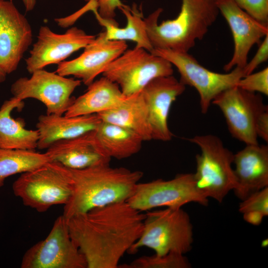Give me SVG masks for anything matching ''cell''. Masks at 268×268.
<instances>
[{
    "mask_svg": "<svg viewBox=\"0 0 268 268\" xmlns=\"http://www.w3.org/2000/svg\"><path fill=\"white\" fill-rule=\"evenodd\" d=\"M145 213L121 201L67 219L70 237L87 268H118L142 233Z\"/></svg>",
    "mask_w": 268,
    "mask_h": 268,
    "instance_id": "cell-1",
    "label": "cell"
},
{
    "mask_svg": "<svg viewBox=\"0 0 268 268\" xmlns=\"http://www.w3.org/2000/svg\"><path fill=\"white\" fill-rule=\"evenodd\" d=\"M67 169L72 193L64 207L63 215L66 219L95 208L127 201L143 175L140 171L113 168L109 164Z\"/></svg>",
    "mask_w": 268,
    "mask_h": 268,
    "instance_id": "cell-2",
    "label": "cell"
},
{
    "mask_svg": "<svg viewBox=\"0 0 268 268\" xmlns=\"http://www.w3.org/2000/svg\"><path fill=\"white\" fill-rule=\"evenodd\" d=\"M163 9L144 17L149 41L154 48L188 52L202 39L219 12L216 0H182L180 11L173 19L158 24Z\"/></svg>",
    "mask_w": 268,
    "mask_h": 268,
    "instance_id": "cell-3",
    "label": "cell"
},
{
    "mask_svg": "<svg viewBox=\"0 0 268 268\" xmlns=\"http://www.w3.org/2000/svg\"><path fill=\"white\" fill-rule=\"evenodd\" d=\"M193 242V225L188 214L182 207H167L147 211L141 236L128 252L134 254L140 248L147 247L158 256L169 253L184 255L191 251Z\"/></svg>",
    "mask_w": 268,
    "mask_h": 268,
    "instance_id": "cell-4",
    "label": "cell"
},
{
    "mask_svg": "<svg viewBox=\"0 0 268 268\" xmlns=\"http://www.w3.org/2000/svg\"><path fill=\"white\" fill-rule=\"evenodd\" d=\"M188 140L201 149V153L196 156L194 176L197 188L208 199L221 203L236 186L232 167L234 154L213 134L195 135Z\"/></svg>",
    "mask_w": 268,
    "mask_h": 268,
    "instance_id": "cell-5",
    "label": "cell"
},
{
    "mask_svg": "<svg viewBox=\"0 0 268 268\" xmlns=\"http://www.w3.org/2000/svg\"><path fill=\"white\" fill-rule=\"evenodd\" d=\"M12 188L24 205L39 212H45L53 205H65L72 193L67 168L52 161L22 173Z\"/></svg>",
    "mask_w": 268,
    "mask_h": 268,
    "instance_id": "cell-6",
    "label": "cell"
},
{
    "mask_svg": "<svg viewBox=\"0 0 268 268\" xmlns=\"http://www.w3.org/2000/svg\"><path fill=\"white\" fill-rule=\"evenodd\" d=\"M151 53L168 61L179 71L180 81L185 86L189 85L197 90L203 114L207 112L217 95L236 86L238 81L245 75L243 68L238 67L226 73L212 71L200 64L188 52L154 48Z\"/></svg>",
    "mask_w": 268,
    "mask_h": 268,
    "instance_id": "cell-7",
    "label": "cell"
},
{
    "mask_svg": "<svg viewBox=\"0 0 268 268\" xmlns=\"http://www.w3.org/2000/svg\"><path fill=\"white\" fill-rule=\"evenodd\" d=\"M172 65L164 58L141 48L126 50L105 68L103 76L116 83L123 94L141 91L152 79L172 75Z\"/></svg>",
    "mask_w": 268,
    "mask_h": 268,
    "instance_id": "cell-8",
    "label": "cell"
},
{
    "mask_svg": "<svg viewBox=\"0 0 268 268\" xmlns=\"http://www.w3.org/2000/svg\"><path fill=\"white\" fill-rule=\"evenodd\" d=\"M127 201L139 211H147L160 206L180 208L192 202L207 206L208 200L197 188L194 174L185 173L169 180L139 182Z\"/></svg>",
    "mask_w": 268,
    "mask_h": 268,
    "instance_id": "cell-9",
    "label": "cell"
},
{
    "mask_svg": "<svg viewBox=\"0 0 268 268\" xmlns=\"http://www.w3.org/2000/svg\"><path fill=\"white\" fill-rule=\"evenodd\" d=\"M31 74L30 78L20 77L12 83L10 91L13 97L23 101L27 98L40 101L46 107V114H65L75 99L72 93L81 81L44 68Z\"/></svg>",
    "mask_w": 268,
    "mask_h": 268,
    "instance_id": "cell-10",
    "label": "cell"
},
{
    "mask_svg": "<svg viewBox=\"0 0 268 268\" xmlns=\"http://www.w3.org/2000/svg\"><path fill=\"white\" fill-rule=\"evenodd\" d=\"M22 268H87L83 255L72 240L63 215L55 220L46 238L24 254Z\"/></svg>",
    "mask_w": 268,
    "mask_h": 268,
    "instance_id": "cell-11",
    "label": "cell"
},
{
    "mask_svg": "<svg viewBox=\"0 0 268 268\" xmlns=\"http://www.w3.org/2000/svg\"><path fill=\"white\" fill-rule=\"evenodd\" d=\"M212 103L223 113L233 137L246 145L258 144L256 121L260 113L268 108L260 94L235 86L219 93Z\"/></svg>",
    "mask_w": 268,
    "mask_h": 268,
    "instance_id": "cell-12",
    "label": "cell"
},
{
    "mask_svg": "<svg viewBox=\"0 0 268 268\" xmlns=\"http://www.w3.org/2000/svg\"><path fill=\"white\" fill-rule=\"evenodd\" d=\"M96 36L72 27L63 34L52 31L46 25L40 27L37 40L25 60L26 69L32 73L52 64H59L72 54L84 48Z\"/></svg>",
    "mask_w": 268,
    "mask_h": 268,
    "instance_id": "cell-13",
    "label": "cell"
},
{
    "mask_svg": "<svg viewBox=\"0 0 268 268\" xmlns=\"http://www.w3.org/2000/svg\"><path fill=\"white\" fill-rule=\"evenodd\" d=\"M32 42L27 19L12 1L0 0V68L6 75L17 69Z\"/></svg>",
    "mask_w": 268,
    "mask_h": 268,
    "instance_id": "cell-14",
    "label": "cell"
},
{
    "mask_svg": "<svg viewBox=\"0 0 268 268\" xmlns=\"http://www.w3.org/2000/svg\"><path fill=\"white\" fill-rule=\"evenodd\" d=\"M216 3L229 25L234 42L233 56L223 69L229 72L235 67L243 68L252 47L259 45L261 39L268 34V23L253 17L233 0H216Z\"/></svg>",
    "mask_w": 268,
    "mask_h": 268,
    "instance_id": "cell-15",
    "label": "cell"
},
{
    "mask_svg": "<svg viewBox=\"0 0 268 268\" xmlns=\"http://www.w3.org/2000/svg\"><path fill=\"white\" fill-rule=\"evenodd\" d=\"M127 47L126 41L108 40L105 32H101L79 56L59 63L56 72L64 76H73L88 86Z\"/></svg>",
    "mask_w": 268,
    "mask_h": 268,
    "instance_id": "cell-16",
    "label": "cell"
},
{
    "mask_svg": "<svg viewBox=\"0 0 268 268\" xmlns=\"http://www.w3.org/2000/svg\"><path fill=\"white\" fill-rule=\"evenodd\" d=\"M185 85L172 75L156 77L141 92L146 105L152 139L170 141L173 134L168 125L172 103L185 91Z\"/></svg>",
    "mask_w": 268,
    "mask_h": 268,
    "instance_id": "cell-17",
    "label": "cell"
},
{
    "mask_svg": "<svg viewBox=\"0 0 268 268\" xmlns=\"http://www.w3.org/2000/svg\"><path fill=\"white\" fill-rule=\"evenodd\" d=\"M236 196L243 201L253 193L268 187V146L247 144L234 154Z\"/></svg>",
    "mask_w": 268,
    "mask_h": 268,
    "instance_id": "cell-18",
    "label": "cell"
},
{
    "mask_svg": "<svg viewBox=\"0 0 268 268\" xmlns=\"http://www.w3.org/2000/svg\"><path fill=\"white\" fill-rule=\"evenodd\" d=\"M94 131L52 144L46 152L50 161L58 162L72 169L109 164L111 159L101 148Z\"/></svg>",
    "mask_w": 268,
    "mask_h": 268,
    "instance_id": "cell-19",
    "label": "cell"
},
{
    "mask_svg": "<svg viewBox=\"0 0 268 268\" xmlns=\"http://www.w3.org/2000/svg\"><path fill=\"white\" fill-rule=\"evenodd\" d=\"M101 122L97 114L72 117L41 115L36 124L39 133L37 148L47 149L58 141L75 138L93 131Z\"/></svg>",
    "mask_w": 268,
    "mask_h": 268,
    "instance_id": "cell-20",
    "label": "cell"
},
{
    "mask_svg": "<svg viewBox=\"0 0 268 268\" xmlns=\"http://www.w3.org/2000/svg\"><path fill=\"white\" fill-rule=\"evenodd\" d=\"M126 97L116 83L103 76L94 81L84 94L75 98L65 116L98 114L116 107Z\"/></svg>",
    "mask_w": 268,
    "mask_h": 268,
    "instance_id": "cell-21",
    "label": "cell"
},
{
    "mask_svg": "<svg viewBox=\"0 0 268 268\" xmlns=\"http://www.w3.org/2000/svg\"><path fill=\"white\" fill-rule=\"evenodd\" d=\"M102 121L125 128L139 135L143 141L152 139L146 105L140 92L125 99L118 106L98 114Z\"/></svg>",
    "mask_w": 268,
    "mask_h": 268,
    "instance_id": "cell-22",
    "label": "cell"
},
{
    "mask_svg": "<svg viewBox=\"0 0 268 268\" xmlns=\"http://www.w3.org/2000/svg\"><path fill=\"white\" fill-rule=\"evenodd\" d=\"M23 100L14 97L5 100L0 108V148L35 150L37 148V130L25 128L24 121L11 117L12 111L21 110Z\"/></svg>",
    "mask_w": 268,
    "mask_h": 268,
    "instance_id": "cell-23",
    "label": "cell"
},
{
    "mask_svg": "<svg viewBox=\"0 0 268 268\" xmlns=\"http://www.w3.org/2000/svg\"><path fill=\"white\" fill-rule=\"evenodd\" d=\"M120 9L127 18V24L122 28L116 20H109L101 17L97 8L91 9L99 23L105 29L106 37L110 40H130L136 43V47L141 48L149 52L153 50L148 38L144 17L141 10L134 3L132 7L124 4Z\"/></svg>",
    "mask_w": 268,
    "mask_h": 268,
    "instance_id": "cell-24",
    "label": "cell"
},
{
    "mask_svg": "<svg viewBox=\"0 0 268 268\" xmlns=\"http://www.w3.org/2000/svg\"><path fill=\"white\" fill-rule=\"evenodd\" d=\"M94 132L101 148L111 159H123L135 154L140 151L144 141L132 131L102 121Z\"/></svg>",
    "mask_w": 268,
    "mask_h": 268,
    "instance_id": "cell-25",
    "label": "cell"
},
{
    "mask_svg": "<svg viewBox=\"0 0 268 268\" xmlns=\"http://www.w3.org/2000/svg\"><path fill=\"white\" fill-rule=\"evenodd\" d=\"M49 162L50 160L46 152L0 148V188L8 177L32 171Z\"/></svg>",
    "mask_w": 268,
    "mask_h": 268,
    "instance_id": "cell-26",
    "label": "cell"
},
{
    "mask_svg": "<svg viewBox=\"0 0 268 268\" xmlns=\"http://www.w3.org/2000/svg\"><path fill=\"white\" fill-rule=\"evenodd\" d=\"M239 211L246 222L254 225H260L263 218L268 215V187L242 201Z\"/></svg>",
    "mask_w": 268,
    "mask_h": 268,
    "instance_id": "cell-27",
    "label": "cell"
},
{
    "mask_svg": "<svg viewBox=\"0 0 268 268\" xmlns=\"http://www.w3.org/2000/svg\"><path fill=\"white\" fill-rule=\"evenodd\" d=\"M191 265L183 254L169 253L163 256H144L129 264L119 265L122 268H189Z\"/></svg>",
    "mask_w": 268,
    "mask_h": 268,
    "instance_id": "cell-28",
    "label": "cell"
},
{
    "mask_svg": "<svg viewBox=\"0 0 268 268\" xmlns=\"http://www.w3.org/2000/svg\"><path fill=\"white\" fill-rule=\"evenodd\" d=\"M236 86L245 91L268 95V67L255 73H251L242 77Z\"/></svg>",
    "mask_w": 268,
    "mask_h": 268,
    "instance_id": "cell-29",
    "label": "cell"
},
{
    "mask_svg": "<svg viewBox=\"0 0 268 268\" xmlns=\"http://www.w3.org/2000/svg\"><path fill=\"white\" fill-rule=\"evenodd\" d=\"M241 8L257 20L268 23V0H233Z\"/></svg>",
    "mask_w": 268,
    "mask_h": 268,
    "instance_id": "cell-30",
    "label": "cell"
},
{
    "mask_svg": "<svg viewBox=\"0 0 268 268\" xmlns=\"http://www.w3.org/2000/svg\"><path fill=\"white\" fill-rule=\"evenodd\" d=\"M87 2L93 1L96 5L99 15L103 18L115 20L116 10L122 6L121 0H84Z\"/></svg>",
    "mask_w": 268,
    "mask_h": 268,
    "instance_id": "cell-31",
    "label": "cell"
},
{
    "mask_svg": "<svg viewBox=\"0 0 268 268\" xmlns=\"http://www.w3.org/2000/svg\"><path fill=\"white\" fill-rule=\"evenodd\" d=\"M258 49L254 57L243 68L245 75L254 72L256 68L268 59V34L259 45Z\"/></svg>",
    "mask_w": 268,
    "mask_h": 268,
    "instance_id": "cell-32",
    "label": "cell"
},
{
    "mask_svg": "<svg viewBox=\"0 0 268 268\" xmlns=\"http://www.w3.org/2000/svg\"><path fill=\"white\" fill-rule=\"evenodd\" d=\"M256 132L258 137L268 142V108L259 115L256 123Z\"/></svg>",
    "mask_w": 268,
    "mask_h": 268,
    "instance_id": "cell-33",
    "label": "cell"
},
{
    "mask_svg": "<svg viewBox=\"0 0 268 268\" xmlns=\"http://www.w3.org/2000/svg\"><path fill=\"white\" fill-rule=\"evenodd\" d=\"M26 11L32 10L36 4V0H23Z\"/></svg>",
    "mask_w": 268,
    "mask_h": 268,
    "instance_id": "cell-34",
    "label": "cell"
},
{
    "mask_svg": "<svg viewBox=\"0 0 268 268\" xmlns=\"http://www.w3.org/2000/svg\"><path fill=\"white\" fill-rule=\"evenodd\" d=\"M6 74L0 68V83L3 82L6 78Z\"/></svg>",
    "mask_w": 268,
    "mask_h": 268,
    "instance_id": "cell-35",
    "label": "cell"
}]
</instances>
